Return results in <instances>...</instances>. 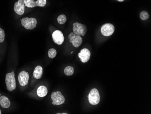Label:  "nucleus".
<instances>
[{
  "instance_id": "obj_1",
  "label": "nucleus",
  "mask_w": 151,
  "mask_h": 114,
  "mask_svg": "<svg viewBox=\"0 0 151 114\" xmlns=\"http://www.w3.org/2000/svg\"><path fill=\"white\" fill-rule=\"evenodd\" d=\"M6 88L8 91H12L15 90L17 87L15 73L13 71L6 75Z\"/></svg>"
},
{
  "instance_id": "obj_2",
  "label": "nucleus",
  "mask_w": 151,
  "mask_h": 114,
  "mask_svg": "<svg viewBox=\"0 0 151 114\" xmlns=\"http://www.w3.org/2000/svg\"><path fill=\"white\" fill-rule=\"evenodd\" d=\"M37 24V20L35 18H23L22 19V24L27 30H33L36 28Z\"/></svg>"
},
{
  "instance_id": "obj_3",
  "label": "nucleus",
  "mask_w": 151,
  "mask_h": 114,
  "mask_svg": "<svg viewBox=\"0 0 151 114\" xmlns=\"http://www.w3.org/2000/svg\"><path fill=\"white\" fill-rule=\"evenodd\" d=\"M88 100L90 103L92 105H96L100 102V96L99 91L96 88H93L89 93Z\"/></svg>"
},
{
  "instance_id": "obj_4",
  "label": "nucleus",
  "mask_w": 151,
  "mask_h": 114,
  "mask_svg": "<svg viewBox=\"0 0 151 114\" xmlns=\"http://www.w3.org/2000/svg\"><path fill=\"white\" fill-rule=\"evenodd\" d=\"M51 97L52 100V104L54 105H61L65 102V98L60 91L53 92Z\"/></svg>"
},
{
  "instance_id": "obj_5",
  "label": "nucleus",
  "mask_w": 151,
  "mask_h": 114,
  "mask_svg": "<svg viewBox=\"0 0 151 114\" xmlns=\"http://www.w3.org/2000/svg\"><path fill=\"white\" fill-rule=\"evenodd\" d=\"M73 31L76 34L80 36H84L87 31L86 25L78 23H75L73 24Z\"/></svg>"
},
{
  "instance_id": "obj_6",
  "label": "nucleus",
  "mask_w": 151,
  "mask_h": 114,
  "mask_svg": "<svg viewBox=\"0 0 151 114\" xmlns=\"http://www.w3.org/2000/svg\"><path fill=\"white\" fill-rule=\"evenodd\" d=\"M27 7L34 8L36 7H44L47 4L46 0H23Z\"/></svg>"
},
{
  "instance_id": "obj_7",
  "label": "nucleus",
  "mask_w": 151,
  "mask_h": 114,
  "mask_svg": "<svg viewBox=\"0 0 151 114\" xmlns=\"http://www.w3.org/2000/svg\"><path fill=\"white\" fill-rule=\"evenodd\" d=\"M69 41L74 47L78 48L82 43V39L80 36L76 34L73 32H71L68 36Z\"/></svg>"
},
{
  "instance_id": "obj_8",
  "label": "nucleus",
  "mask_w": 151,
  "mask_h": 114,
  "mask_svg": "<svg viewBox=\"0 0 151 114\" xmlns=\"http://www.w3.org/2000/svg\"><path fill=\"white\" fill-rule=\"evenodd\" d=\"M114 26L111 23H106L103 25L101 28L102 34L105 36H111L114 31Z\"/></svg>"
},
{
  "instance_id": "obj_9",
  "label": "nucleus",
  "mask_w": 151,
  "mask_h": 114,
  "mask_svg": "<svg viewBox=\"0 0 151 114\" xmlns=\"http://www.w3.org/2000/svg\"><path fill=\"white\" fill-rule=\"evenodd\" d=\"M52 38L54 43L58 45H61L63 43L64 37L63 33L59 30L54 31L52 34Z\"/></svg>"
},
{
  "instance_id": "obj_10",
  "label": "nucleus",
  "mask_w": 151,
  "mask_h": 114,
  "mask_svg": "<svg viewBox=\"0 0 151 114\" xmlns=\"http://www.w3.org/2000/svg\"><path fill=\"white\" fill-rule=\"evenodd\" d=\"M78 57L82 62H87L91 57V52L87 48H84L78 54Z\"/></svg>"
},
{
  "instance_id": "obj_11",
  "label": "nucleus",
  "mask_w": 151,
  "mask_h": 114,
  "mask_svg": "<svg viewBox=\"0 0 151 114\" xmlns=\"http://www.w3.org/2000/svg\"><path fill=\"white\" fill-rule=\"evenodd\" d=\"M25 4L23 0H19L14 5V10L15 12L19 15H22L24 13Z\"/></svg>"
},
{
  "instance_id": "obj_12",
  "label": "nucleus",
  "mask_w": 151,
  "mask_h": 114,
  "mask_svg": "<svg viewBox=\"0 0 151 114\" xmlns=\"http://www.w3.org/2000/svg\"><path fill=\"white\" fill-rule=\"evenodd\" d=\"M18 79L20 86H24L28 83L29 75L27 72L22 71L19 73Z\"/></svg>"
},
{
  "instance_id": "obj_13",
  "label": "nucleus",
  "mask_w": 151,
  "mask_h": 114,
  "mask_svg": "<svg viewBox=\"0 0 151 114\" xmlns=\"http://www.w3.org/2000/svg\"><path fill=\"white\" fill-rule=\"evenodd\" d=\"M0 105L4 108H8L11 105V102L8 98L5 96L0 97Z\"/></svg>"
},
{
  "instance_id": "obj_14",
  "label": "nucleus",
  "mask_w": 151,
  "mask_h": 114,
  "mask_svg": "<svg viewBox=\"0 0 151 114\" xmlns=\"http://www.w3.org/2000/svg\"><path fill=\"white\" fill-rule=\"evenodd\" d=\"M42 75H43V68L40 65L36 66L33 72V76L36 79H40L42 77Z\"/></svg>"
},
{
  "instance_id": "obj_15",
  "label": "nucleus",
  "mask_w": 151,
  "mask_h": 114,
  "mask_svg": "<svg viewBox=\"0 0 151 114\" xmlns=\"http://www.w3.org/2000/svg\"><path fill=\"white\" fill-rule=\"evenodd\" d=\"M37 95L40 97H45L47 94V89L46 87L44 86H40L37 89Z\"/></svg>"
},
{
  "instance_id": "obj_16",
  "label": "nucleus",
  "mask_w": 151,
  "mask_h": 114,
  "mask_svg": "<svg viewBox=\"0 0 151 114\" xmlns=\"http://www.w3.org/2000/svg\"><path fill=\"white\" fill-rule=\"evenodd\" d=\"M64 71V73L66 76H71L73 75L74 70L72 66H68L65 68Z\"/></svg>"
},
{
  "instance_id": "obj_17",
  "label": "nucleus",
  "mask_w": 151,
  "mask_h": 114,
  "mask_svg": "<svg viewBox=\"0 0 151 114\" xmlns=\"http://www.w3.org/2000/svg\"><path fill=\"white\" fill-rule=\"evenodd\" d=\"M57 20L58 23L61 25L63 24L67 21V17L64 15H59L58 17Z\"/></svg>"
},
{
  "instance_id": "obj_18",
  "label": "nucleus",
  "mask_w": 151,
  "mask_h": 114,
  "mask_svg": "<svg viewBox=\"0 0 151 114\" xmlns=\"http://www.w3.org/2000/svg\"><path fill=\"white\" fill-rule=\"evenodd\" d=\"M57 55V51L54 48H51L48 52V56L51 59L55 57Z\"/></svg>"
},
{
  "instance_id": "obj_19",
  "label": "nucleus",
  "mask_w": 151,
  "mask_h": 114,
  "mask_svg": "<svg viewBox=\"0 0 151 114\" xmlns=\"http://www.w3.org/2000/svg\"><path fill=\"white\" fill-rule=\"evenodd\" d=\"M149 17V14L146 11L142 12L140 13V17L141 19L142 20H143V21H145V20L148 19Z\"/></svg>"
},
{
  "instance_id": "obj_20",
  "label": "nucleus",
  "mask_w": 151,
  "mask_h": 114,
  "mask_svg": "<svg viewBox=\"0 0 151 114\" xmlns=\"http://www.w3.org/2000/svg\"><path fill=\"white\" fill-rule=\"evenodd\" d=\"M5 33L4 30L0 28V43H2L5 40Z\"/></svg>"
},
{
  "instance_id": "obj_21",
  "label": "nucleus",
  "mask_w": 151,
  "mask_h": 114,
  "mask_svg": "<svg viewBox=\"0 0 151 114\" xmlns=\"http://www.w3.org/2000/svg\"><path fill=\"white\" fill-rule=\"evenodd\" d=\"M117 1H119V2H122V1H124V0H117Z\"/></svg>"
},
{
  "instance_id": "obj_22",
  "label": "nucleus",
  "mask_w": 151,
  "mask_h": 114,
  "mask_svg": "<svg viewBox=\"0 0 151 114\" xmlns=\"http://www.w3.org/2000/svg\"><path fill=\"white\" fill-rule=\"evenodd\" d=\"M1 114V110H0V114Z\"/></svg>"
}]
</instances>
